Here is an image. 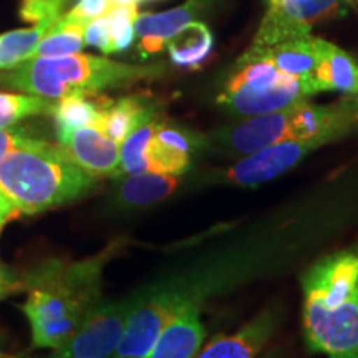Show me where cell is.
<instances>
[{"instance_id":"obj_1","label":"cell","mask_w":358,"mask_h":358,"mask_svg":"<svg viewBox=\"0 0 358 358\" xmlns=\"http://www.w3.org/2000/svg\"><path fill=\"white\" fill-rule=\"evenodd\" d=\"M108 256L103 252L80 262L47 261L29 272L24 312L34 347L57 350L100 303L101 271Z\"/></svg>"},{"instance_id":"obj_2","label":"cell","mask_w":358,"mask_h":358,"mask_svg":"<svg viewBox=\"0 0 358 358\" xmlns=\"http://www.w3.org/2000/svg\"><path fill=\"white\" fill-rule=\"evenodd\" d=\"M96 176L75 164L62 146L35 138L0 161V191L17 213L37 214L82 199Z\"/></svg>"},{"instance_id":"obj_3","label":"cell","mask_w":358,"mask_h":358,"mask_svg":"<svg viewBox=\"0 0 358 358\" xmlns=\"http://www.w3.org/2000/svg\"><path fill=\"white\" fill-rule=\"evenodd\" d=\"M163 75L158 65L141 66L110 60L105 57L75 55L34 57L0 75V87L60 100L70 95L93 96L103 90L153 80Z\"/></svg>"},{"instance_id":"obj_4","label":"cell","mask_w":358,"mask_h":358,"mask_svg":"<svg viewBox=\"0 0 358 358\" xmlns=\"http://www.w3.org/2000/svg\"><path fill=\"white\" fill-rule=\"evenodd\" d=\"M317 95L312 83L275 69L267 60H237L217 103L239 116L272 113Z\"/></svg>"},{"instance_id":"obj_5","label":"cell","mask_w":358,"mask_h":358,"mask_svg":"<svg viewBox=\"0 0 358 358\" xmlns=\"http://www.w3.org/2000/svg\"><path fill=\"white\" fill-rule=\"evenodd\" d=\"M350 0H267V12L248 50H264L310 34L315 24L347 12Z\"/></svg>"},{"instance_id":"obj_6","label":"cell","mask_w":358,"mask_h":358,"mask_svg":"<svg viewBox=\"0 0 358 358\" xmlns=\"http://www.w3.org/2000/svg\"><path fill=\"white\" fill-rule=\"evenodd\" d=\"M133 299L100 302L50 358H111L122 340Z\"/></svg>"},{"instance_id":"obj_7","label":"cell","mask_w":358,"mask_h":358,"mask_svg":"<svg viewBox=\"0 0 358 358\" xmlns=\"http://www.w3.org/2000/svg\"><path fill=\"white\" fill-rule=\"evenodd\" d=\"M191 303L173 294L133 297L122 340L111 358H146L164 325Z\"/></svg>"},{"instance_id":"obj_8","label":"cell","mask_w":358,"mask_h":358,"mask_svg":"<svg viewBox=\"0 0 358 358\" xmlns=\"http://www.w3.org/2000/svg\"><path fill=\"white\" fill-rule=\"evenodd\" d=\"M302 320L312 352L329 358H358V289L332 310L303 308Z\"/></svg>"},{"instance_id":"obj_9","label":"cell","mask_w":358,"mask_h":358,"mask_svg":"<svg viewBox=\"0 0 358 358\" xmlns=\"http://www.w3.org/2000/svg\"><path fill=\"white\" fill-rule=\"evenodd\" d=\"M358 289V250H342L320 259L302 277L303 308L332 310Z\"/></svg>"},{"instance_id":"obj_10","label":"cell","mask_w":358,"mask_h":358,"mask_svg":"<svg viewBox=\"0 0 358 358\" xmlns=\"http://www.w3.org/2000/svg\"><path fill=\"white\" fill-rule=\"evenodd\" d=\"M330 145L324 138H307V140H289L259 150L256 153L243 156L234 166L221 174L222 181L231 185L252 187L275 179L289 169L297 166L303 158Z\"/></svg>"},{"instance_id":"obj_11","label":"cell","mask_w":358,"mask_h":358,"mask_svg":"<svg viewBox=\"0 0 358 358\" xmlns=\"http://www.w3.org/2000/svg\"><path fill=\"white\" fill-rule=\"evenodd\" d=\"M69 158L96 178H120V145L98 127H83L58 141Z\"/></svg>"},{"instance_id":"obj_12","label":"cell","mask_w":358,"mask_h":358,"mask_svg":"<svg viewBox=\"0 0 358 358\" xmlns=\"http://www.w3.org/2000/svg\"><path fill=\"white\" fill-rule=\"evenodd\" d=\"M322 47H324V40L312 37L308 34L284 40V42L272 45L264 50H245L239 60H259L261 58V60L271 62L275 69L284 73L310 82L317 93L313 77H315V71L322 60Z\"/></svg>"},{"instance_id":"obj_13","label":"cell","mask_w":358,"mask_h":358,"mask_svg":"<svg viewBox=\"0 0 358 358\" xmlns=\"http://www.w3.org/2000/svg\"><path fill=\"white\" fill-rule=\"evenodd\" d=\"M201 145V138L168 123H156L146 151L148 173L181 176L191 164V155Z\"/></svg>"},{"instance_id":"obj_14","label":"cell","mask_w":358,"mask_h":358,"mask_svg":"<svg viewBox=\"0 0 358 358\" xmlns=\"http://www.w3.org/2000/svg\"><path fill=\"white\" fill-rule=\"evenodd\" d=\"M277 324V312L267 308L236 334L213 338L194 358H256L274 335Z\"/></svg>"},{"instance_id":"obj_15","label":"cell","mask_w":358,"mask_h":358,"mask_svg":"<svg viewBox=\"0 0 358 358\" xmlns=\"http://www.w3.org/2000/svg\"><path fill=\"white\" fill-rule=\"evenodd\" d=\"M203 10L201 0H189L185 6L161 13H138L134 22V37L138 38V52L141 58L156 55L186 24H189Z\"/></svg>"},{"instance_id":"obj_16","label":"cell","mask_w":358,"mask_h":358,"mask_svg":"<svg viewBox=\"0 0 358 358\" xmlns=\"http://www.w3.org/2000/svg\"><path fill=\"white\" fill-rule=\"evenodd\" d=\"M206 329L196 307H186L164 325L146 358H194L201 350Z\"/></svg>"},{"instance_id":"obj_17","label":"cell","mask_w":358,"mask_h":358,"mask_svg":"<svg viewBox=\"0 0 358 358\" xmlns=\"http://www.w3.org/2000/svg\"><path fill=\"white\" fill-rule=\"evenodd\" d=\"M313 83L317 93L338 92L345 96H358V62L350 53L324 40Z\"/></svg>"},{"instance_id":"obj_18","label":"cell","mask_w":358,"mask_h":358,"mask_svg":"<svg viewBox=\"0 0 358 358\" xmlns=\"http://www.w3.org/2000/svg\"><path fill=\"white\" fill-rule=\"evenodd\" d=\"M155 110L150 103L138 96H124L118 101H108L103 108L101 120L98 128L101 129L110 140L118 145L127 140L134 129L141 124L151 122Z\"/></svg>"},{"instance_id":"obj_19","label":"cell","mask_w":358,"mask_h":358,"mask_svg":"<svg viewBox=\"0 0 358 358\" xmlns=\"http://www.w3.org/2000/svg\"><path fill=\"white\" fill-rule=\"evenodd\" d=\"M179 176L140 173L127 174L116 186V203L127 208H143L169 198L179 186Z\"/></svg>"},{"instance_id":"obj_20","label":"cell","mask_w":358,"mask_h":358,"mask_svg":"<svg viewBox=\"0 0 358 358\" xmlns=\"http://www.w3.org/2000/svg\"><path fill=\"white\" fill-rule=\"evenodd\" d=\"M214 47L213 32L201 22H189L166 43L169 58L178 69L196 70L208 60Z\"/></svg>"},{"instance_id":"obj_21","label":"cell","mask_w":358,"mask_h":358,"mask_svg":"<svg viewBox=\"0 0 358 358\" xmlns=\"http://www.w3.org/2000/svg\"><path fill=\"white\" fill-rule=\"evenodd\" d=\"M108 101L110 100H90V96L85 95H70L55 100L50 115L55 120L58 141L78 128L98 127L103 108Z\"/></svg>"},{"instance_id":"obj_22","label":"cell","mask_w":358,"mask_h":358,"mask_svg":"<svg viewBox=\"0 0 358 358\" xmlns=\"http://www.w3.org/2000/svg\"><path fill=\"white\" fill-rule=\"evenodd\" d=\"M85 27L87 25L71 20L64 13L40 40L34 57H65L82 52L87 45Z\"/></svg>"},{"instance_id":"obj_23","label":"cell","mask_w":358,"mask_h":358,"mask_svg":"<svg viewBox=\"0 0 358 358\" xmlns=\"http://www.w3.org/2000/svg\"><path fill=\"white\" fill-rule=\"evenodd\" d=\"M52 25H34L32 29L12 30L0 35V71L12 70L34 58V52Z\"/></svg>"},{"instance_id":"obj_24","label":"cell","mask_w":358,"mask_h":358,"mask_svg":"<svg viewBox=\"0 0 358 358\" xmlns=\"http://www.w3.org/2000/svg\"><path fill=\"white\" fill-rule=\"evenodd\" d=\"M53 100L32 93H3L0 92V129L15 127L30 116L50 115Z\"/></svg>"},{"instance_id":"obj_25","label":"cell","mask_w":358,"mask_h":358,"mask_svg":"<svg viewBox=\"0 0 358 358\" xmlns=\"http://www.w3.org/2000/svg\"><path fill=\"white\" fill-rule=\"evenodd\" d=\"M156 123H158L156 120H151V122L141 124L122 143V148H120V173L122 176L148 173L146 151L155 134Z\"/></svg>"},{"instance_id":"obj_26","label":"cell","mask_w":358,"mask_h":358,"mask_svg":"<svg viewBox=\"0 0 358 358\" xmlns=\"http://www.w3.org/2000/svg\"><path fill=\"white\" fill-rule=\"evenodd\" d=\"M136 17L138 7H111L105 13L113 53L124 52L131 47L134 40V22H136Z\"/></svg>"},{"instance_id":"obj_27","label":"cell","mask_w":358,"mask_h":358,"mask_svg":"<svg viewBox=\"0 0 358 358\" xmlns=\"http://www.w3.org/2000/svg\"><path fill=\"white\" fill-rule=\"evenodd\" d=\"M70 0H22L20 19L30 25H53Z\"/></svg>"},{"instance_id":"obj_28","label":"cell","mask_w":358,"mask_h":358,"mask_svg":"<svg viewBox=\"0 0 358 358\" xmlns=\"http://www.w3.org/2000/svg\"><path fill=\"white\" fill-rule=\"evenodd\" d=\"M111 8V0H78L70 12L65 15L71 20H77L80 24L87 25L88 22L98 19L103 13Z\"/></svg>"},{"instance_id":"obj_29","label":"cell","mask_w":358,"mask_h":358,"mask_svg":"<svg viewBox=\"0 0 358 358\" xmlns=\"http://www.w3.org/2000/svg\"><path fill=\"white\" fill-rule=\"evenodd\" d=\"M85 43L93 45V47H96L98 50L106 53V55L113 53L105 13L101 17H98V19L88 22L87 27H85Z\"/></svg>"},{"instance_id":"obj_30","label":"cell","mask_w":358,"mask_h":358,"mask_svg":"<svg viewBox=\"0 0 358 358\" xmlns=\"http://www.w3.org/2000/svg\"><path fill=\"white\" fill-rule=\"evenodd\" d=\"M35 140L34 136H30L29 133L25 131L24 128H7V129H0V161L8 153H12L15 148L29 145Z\"/></svg>"},{"instance_id":"obj_31","label":"cell","mask_w":358,"mask_h":358,"mask_svg":"<svg viewBox=\"0 0 358 358\" xmlns=\"http://www.w3.org/2000/svg\"><path fill=\"white\" fill-rule=\"evenodd\" d=\"M19 284L20 282L15 279V275L0 264V299L13 292V290L19 287Z\"/></svg>"},{"instance_id":"obj_32","label":"cell","mask_w":358,"mask_h":358,"mask_svg":"<svg viewBox=\"0 0 358 358\" xmlns=\"http://www.w3.org/2000/svg\"><path fill=\"white\" fill-rule=\"evenodd\" d=\"M17 214V209L13 204L7 199V196L0 191V232H2L3 226L10 221V219Z\"/></svg>"},{"instance_id":"obj_33","label":"cell","mask_w":358,"mask_h":358,"mask_svg":"<svg viewBox=\"0 0 358 358\" xmlns=\"http://www.w3.org/2000/svg\"><path fill=\"white\" fill-rule=\"evenodd\" d=\"M141 0H111V7H138Z\"/></svg>"},{"instance_id":"obj_34","label":"cell","mask_w":358,"mask_h":358,"mask_svg":"<svg viewBox=\"0 0 358 358\" xmlns=\"http://www.w3.org/2000/svg\"><path fill=\"white\" fill-rule=\"evenodd\" d=\"M141 2H150V0H141Z\"/></svg>"},{"instance_id":"obj_35","label":"cell","mask_w":358,"mask_h":358,"mask_svg":"<svg viewBox=\"0 0 358 358\" xmlns=\"http://www.w3.org/2000/svg\"><path fill=\"white\" fill-rule=\"evenodd\" d=\"M350 2H352V0H350Z\"/></svg>"}]
</instances>
